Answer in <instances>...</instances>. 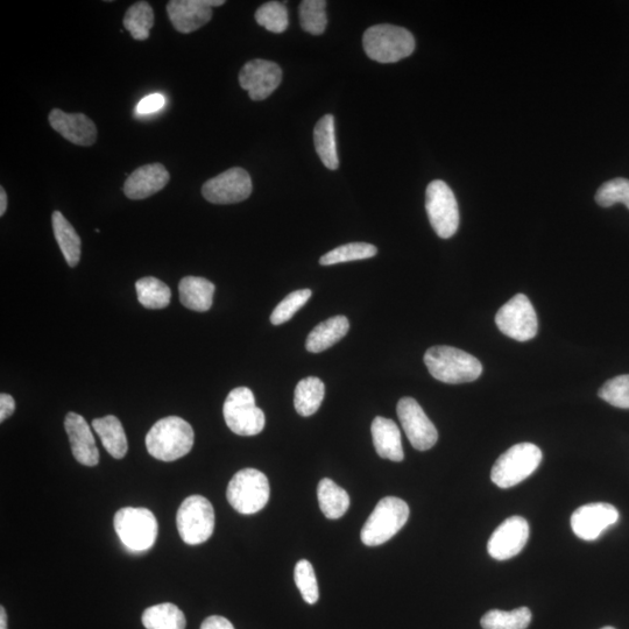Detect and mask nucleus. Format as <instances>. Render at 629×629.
Here are the masks:
<instances>
[{
  "label": "nucleus",
  "mask_w": 629,
  "mask_h": 629,
  "mask_svg": "<svg viewBox=\"0 0 629 629\" xmlns=\"http://www.w3.org/2000/svg\"><path fill=\"white\" fill-rule=\"evenodd\" d=\"M192 426L178 416L161 419L148 431L146 448L148 454L162 462H174L185 457L194 447Z\"/></svg>",
  "instance_id": "obj_1"
},
{
  "label": "nucleus",
  "mask_w": 629,
  "mask_h": 629,
  "mask_svg": "<svg viewBox=\"0 0 629 629\" xmlns=\"http://www.w3.org/2000/svg\"><path fill=\"white\" fill-rule=\"evenodd\" d=\"M424 364L436 380L445 384L472 383L483 373V365L470 353L452 346H434L424 355Z\"/></svg>",
  "instance_id": "obj_2"
},
{
  "label": "nucleus",
  "mask_w": 629,
  "mask_h": 629,
  "mask_svg": "<svg viewBox=\"0 0 629 629\" xmlns=\"http://www.w3.org/2000/svg\"><path fill=\"white\" fill-rule=\"evenodd\" d=\"M363 46L373 61L395 63L413 54L415 39L404 27L383 24L372 26L364 33Z\"/></svg>",
  "instance_id": "obj_3"
},
{
  "label": "nucleus",
  "mask_w": 629,
  "mask_h": 629,
  "mask_svg": "<svg viewBox=\"0 0 629 629\" xmlns=\"http://www.w3.org/2000/svg\"><path fill=\"white\" fill-rule=\"evenodd\" d=\"M542 451L532 443H520L498 458L491 471V479L500 489L518 485L539 468Z\"/></svg>",
  "instance_id": "obj_4"
},
{
  "label": "nucleus",
  "mask_w": 629,
  "mask_h": 629,
  "mask_svg": "<svg viewBox=\"0 0 629 629\" xmlns=\"http://www.w3.org/2000/svg\"><path fill=\"white\" fill-rule=\"evenodd\" d=\"M409 507L404 500L387 497L380 500L362 530L365 546L377 547L390 541L407 524Z\"/></svg>",
  "instance_id": "obj_5"
},
{
  "label": "nucleus",
  "mask_w": 629,
  "mask_h": 629,
  "mask_svg": "<svg viewBox=\"0 0 629 629\" xmlns=\"http://www.w3.org/2000/svg\"><path fill=\"white\" fill-rule=\"evenodd\" d=\"M116 533L124 546L131 551L151 549L158 537V521L143 507H125L115 515Z\"/></svg>",
  "instance_id": "obj_6"
},
{
  "label": "nucleus",
  "mask_w": 629,
  "mask_h": 629,
  "mask_svg": "<svg viewBox=\"0 0 629 629\" xmlns=\"http://www.w3.org/2000/svg\"><path fill=\"white\" fill-rule=\"evenodd\" d=\"M270 483L263 472L244 469L231 479L226 498L233 510L240 514H256L270 500Z\"/></svg>",
  "instance_id": "obj_7"
},
{
  "label": "nucleus",
  "mask_w": 629,
  "mask_h": 629,
  "mask_svg": "<svg viewBox=\"0 0 629 629\" xmlns=\"http://www.w3.org/2000/svg\"><path fill=\"white\" fill-rule=\"evenodd\" d=\"M224 420L232 433L239 436H256L265 428L266 418L256 405L250 388L237 387L224 402Z\"/></svg>",
  "instance_id": "obj_8"
},
{
  "label": "nucleus",
  "mask_w": 629,
  "mask_h": 629,
  "mask_svg": "<svg viewBox=\"0 0 629 629\" xmlns=\"http://www.w3.org/2000/svg\"><path fill=\"white\" fill-rule=\"evenodd\" d=\"M176 526L182 541L190 546L207 542L214 534V507L202 496L188 497L176 514Z\"/></svg>",
  "instance_id": "obj_9"
},
{
  "label": "nucleus",
  "mask_w": 629,
  "mask_h": 629,
  "mask_svg": "<svg viewBox=\"0 0 629 629\" xmlns=\"http://www.w3.org/2000/svg\"><path fill=\"white\" fill-rule=\"evenodd\" d=\"M429 222L438 237L449 239L459 226V209L454 192L441 180L430 183L426 193Z\"/></svg>",
  "instance_id": "obj_10"
},
{
  "label": "nucleus",
  "mask_w": 629,
  "mask_h": 629,
  "mask_svg": "<svg viewBox=\"0 0 629 629\" xmlns=\"http://www.w3.org/2000/svg\"><path fill=\"white\" fill-rule=\"evenodd\" d=\"M496 323L504 335L518 342L530 341L539 330L535 309L524 294L515 295L499 309Z\"/></svg>",
  "instance_id": "obj_11"
},
{
  "label": "nucleus",
  "mask_w": 629,
  "mask_h": 629,
  "mask_svg": "<svg viewBox=\"0 0 629 629\" xmlns=\"http://www.w3.org/2000/svg\"><path fill=\"white\" fill-rule=\"evenodd\" d=\"M252 189L250 174L235 167L204 183L202 195L212 204H235L249 199Z\"/></svg>",
  "instance_id": "obj_12"
},
{
  "label": "nucleus",
  "mask_w": 629,
  "mask_h": 629,
  "mask_svg": "<svg viewBox=\"0 0 629 629\" xmlns=\"http://www.w3.org/2000/svg\"><path fill=\"white\" fill-rule=\"evenodd\" d=\"M402 428L416 450L427 451L438 440L437 429L413 398H402L397 407Z\"/></svg>",
  "instance_id": "obj_13"
},
{
  "label": "nucleus",
  "mask_w": 629,
  "mask_h": 629,
  "mask_svg": "<svg viewBox=\"0 0 629 629\" xmlns=\"http://www.w3.org/2000/svg\"><path fill=\"white\" fill-rule=\"evenodd\" d=\"M282 81V70L277 63L252 60L240 70V87L249 93L252 101H264L278 89Z\"/></svg>",
  "instance_id": "obj_14"
},
{
  "label": "nucleus",
  "mask_w": 629,
  "mask_h": 629,
  "mask_svg": "<svg viewBox=\"0 0 629 629\" xmlns=\"http://www.w3.org/2000/svg\"><path fill=\"white\" fill-rule=\"evenodd\" d=\"M529 534V525L525 518H508L494 530L487 543V551L494 560H510L524 550Z\"/></svg>",
  "instance_id": "obj_15"
},
{
  "label": "nucleus",
  "mask_w": 629,
  "mask_h": 629,
  "mask_svg": "<svg viewBox=\"0 0 629 629\" xmlns=\"http://www.w3.org/2000/svg\"><path fill=\"white\" fill-rule=\"evenodd\" d=\"M619 512L606 503L589 504L577 508L571 517V528L579 539L595 541L607 528L616 525Z\"/></svg>",
  "instance_id": "obj_16"
},
{
  "label": "nucleus",
  "mask_w": 629,
  "mask_h": 629,
  "mask_svg": "<svg viewBox=\"0 0 629 629\" xmlns=\"http://www.w3.org/2000/svg\"><path fill=\"white\" fill-rule=\"evenodd\" d=\"M224 4V0H171L167 13L176 31L189 34L209 23L212 7Z\"/></svg>",
  "instance_id": "obj_17"
},
{
  "label": "nucleus",
  "mask_w": 629,
  "mask_h": 629,
  "mask_svg": "<svg viewBox=\"0 0 629 629\" xmlns=\"http://www.w3.org/2000/svg\"><path fill=\"white\" fill-rule=\"evenodd\" d=\"M49 124L70 143L77 146H93L97 140V127L93 120L83 113H66L54 109L49 113Z\"/></svg>",
  "instance_id": "obj_18"
},
{
  "label": "nucleus",
  "mask_w": 629,
  "mask_h": 629,
  "mask_svg": "<svg viewBox=\"0 0 629 629\" xmlns=\"http://www.w3.org/2000/svg\"><path fill=\"white\" fill-rule=\"evenodd\" d=\"M65 428L76 461L84 466H96L100 463V451L86 419L79 414L69 413Z\"/></svg>",
  "instance_id": "obj_19"
},
{
  "label": "nucleus",
  "mask_w": 629,
  "mask_h": 629,
  "mask_svg": "<svg viewBox=\"0 0 629 629\" xmlns=\"http://www.w3.org/2000/svg\"><path fill=\"white\" fill-rule=\"evenodd\" d=\"M171 175L166 167L161 164H150L139 167L127 178L124 185V194L127 199L133 201L145 200L164 189Z\"/></svg>",
  "instance_id": "obj_20"
},
{
  "label": "nucleus",
  "mask_w": 629,
  "mask_h": 629,
  "mask_svg": "<svg viewBox=\"0 0 629 629\" xmlns=\"http://www.w3.org/2000/svg\"><path fill=\"white\" fill-rule=\"evenodd\" d=\"M371 431L374 448L381 458L390 459L392 462L404 461L405 454L397 423L378 416L372 423Z\"/></svg>",
  "instance_id": "obj_21"
},
{
  "label": "nucleus",
  "mask_w": 629,
  "mask_h": 629,
  "mask_svg": "<svg viewBox=\"0 0 629 629\" xmlns=\"http://www.w3.org/2000/svg\"><path fill=\"white\" fill-rule=\"evenodd\" d=\"M350 330V322L348 318L342 315L329 318L317 325V327L310 332L306 348L309 352L320 353L331 348L342 338L348 334Z\"/></svg>",
  "instance_id": "obj_22"
},
{
  "label": "nucleus",
  "mask_w": 629,
  "mask_h": 629,
  "mask_svg": "<svg viewBox=\"0 0 629 629\" xmlns=\"http://www.w3.org/2000/svg\"><path fill=\"white\" fill-rule=\"evenodd\" d=\"M215 289V285L207 279L183 278L179 285L180 301L183 306L194 312H208L212 307Z\"/></svg>",
  "instance_id": "obj_23"
},
{
  "label": "nucleus",
  "mask_w": 629,
  "mask_h": 629,
  "mask_svg": "<svg viewBox=\"0 0 629 629\" xmlns=\"http://www.w3.org/2000/svg\"><path fill=\"white\" fill-rule=\"evenodd\" d=\"M93 428L100 436L103 447L116 459H122L129 450L122 422L116 416L108 415L93 421Z\"/></svg>",
  "instance_id": "obj_24"
},
{
  "label": "nucleus",
  "mask_w": 629,
  "mask_h": 629,
  "mask_svg": "<svg viewBox=\"0 0 629 629\" xmlns=\"http://www.w3.org/2000/svg\"><path fill=\"white\" fill-rule=\"evenodd\" d=\"M315 148L323 165L331 171L339 167L335 136V118L327 115L318 120L314 130Z\"/></svg>",
  "instance_id": "obj_25"
},
{
  "label": "nucleus",
  "mask_w": 629,
  "mask_h": 629,
  "mask_svg": "<svg viewBox=\"0 0 629 629\" xmlns=\"http://www.w3.org/2000/svg\"><path fill=\"white\" fill-rule=\"evenodd\" d=\"M53 231L56 242L70 267H76L81 260V238L77 235L74 226L61 214L54 211L52 216Z\"/></svg>",
  "instance_id": "obj_26"
},
{
  "label": "nucleus",
  "mask_w": 629,
  "mask_h": 629,
  "mask_svg": "<svg viewBox=\"0 0 629 629\" xmlns=\"http://www.w3.org/2000/svg\"><path fill=\"white\" fill-rule=\"evenodd\" d=\"M317 498L325 518L330 520L342 518L350 507L348 492L328 478L318 484Z\"/></svg>",
  "instance_id": "obj_27"
},
{
  "label": "nucleus",
  "mask_w": 629,
  "mask_h": 629,
  "mask_svg": "<svg viewBox=\"0 0 629 629\" xmlns=\"http://www.w3.org/2000/svg\"><path fill=\"white\" fill-rule=\"evenodd\" d=\"M325 395V386L321 379L309 377L302 379L295 388L294 406L303 418H309L320 409Z\"/></svg>",
  "instance_id": "obj_28"
},
{
  "label": "nucleus",
  "mask_w": 629,
  "mask_h": 629,
  "mask_svg": "<svg viewBox=\"0 0 629 629\" xmlns=\"http://www.w3.org/2000/svg\"><path fill=\"white\" fill-rule=\"evenodd\" d=\"M143 624L146 629H186L187 621L178 606L165 603L148 607Z\"/></svg>",
  "instance_id": "obj_29"
},
{
  "label": "nucleus",
  "mask_w": 629,
  "mask_h": 629,
  "mask_svg": "<svg viewBox=\"0 0 629 629\" xmlns=\"http://www.w3.org/2000/svg\"><path fill=\"white\" fill-rule=\"evenodd\" d=\"M154 20L152 6L147 2H138L126 11L123 24L134 40L145 41L150 38Z\"/></svg>",
  "instance_id": "obj_30"
},
{
  "label": "nucleus",
  "mask_w": 629,
  "mask_h": 629,
  "mask_svg": "<svg viewBox=\"0 0 629 629\" xmlns=\"http://www.w3.org/2000/svg\"><path fill=\"white\" fill-rule=\"evenodd\" d=\"M136 288L140 305L147 309H164L171 303V289L157 278L140 279Z\"/></svg>",
  "instance_id": "obj_31"
},
{
  "label": "nucleus",
  "mask_w": 629,
  "mask_h": 629,
  "mask_svg": "<svg viewBox=\"0 0 629 629\" xmlns=\"http://www.w3.org/2000/svg\"><path fill=\"white\" fill-rule=\"evenodd\" d=\"M532 621V612L528 607L510 612L492 610L484 614L480 624L484 629H527Z\"/></svg>",
  "instance_id": "obj_32"
},
{
  "label": "nucleus",
  "mask_w": 629,
  "mask_h": 629,
  "mask_svg": "<svg viewBox=\"0 0 629 629\" xmlns=\"http://www.w3.org/2000/svg\"><path fill=\"white\" fill-rule=\"evenodd\" d=\"M376 246L367 243H350L336 247L335 250L324 254L320 259L322 266L350 263V261L365 260L377 256Z\"/></svg>",
  "instance_id": "obj_33"
},
{
  "label": "nucleus",
  "mask_w": 629,
  "mask_h": 629,
  "mask_svg": "<svg viewBox=\"0 0 629 629\" xmlns=\"http://www.w3.org/2000/svg\"><path fill=\"white\" fill-rule=\"evenodd\" d=\"M327 2L305 0L300 4V23L303 30L313 35L324 33L328 25Z\"/></svg>",
  "instance_id": "obj_34"
},
{
  "label": "nucleus",
  "mask_w": 629,
  "mask_h": 629,
  "mask_svg": "<svg viewBox=\"0 0 629 629\" xmlns=\"http://www.w3.org/2000/svg\"><path fill=\"white\" fill-rule=\"evenodd\" d=\"M254 17L260 26L272 33H284L288 28V11L286 6L279 2H268L261 5Z\"/></svg>",
  "instance_id": "obj_35"
},
{
  "label": "nucleus",
  "mask_w": 629,
  "mask_h": 629,
  "mask_svg": "<svg viewBox=\"0 0 629 629\" xmlns=\"http://www.w3.org/2000/svg\"><path fill=\"white\" fill-rule=\"evenodd\" d=\"M312 291L310 289H300L286 296L282 300L277 308L273 310L271 315V322L274 325H281L289 320H292L293 316L299 312L302 307H305L306 303L312 298Z\"/></svg>",
  "instance_id": "obj_36"
},
{
  "label": "nucleus",
  "mask_w": 629,
  "mask_h": 629,
  "mask_svg": "<svg viewBox=\"0 0 629 629\" xmlns=\"http://www.w3.org/2000/svg\"><path fill=\"white\" fill-rule=\"evenodd\" d=\"M295 583L301 592V596L309 605L317 603L320 598L317 579L312 563L302 560L295 567Z\"/></svg>",
  "instance_id": "obj_37"
},
{
  "label": "nucleus",
  "mask_w": 629,
  "mask_h": 629,
  "mask_svg": "<svg viewBox=\"0 0 629 629\" xmlns=\"http://www.w3.org/2000/svg\"><path fill=\"white\" fill-rule=\"evenodd\" d=\"M596 202L603 208H610L614 204L623 203L629 210V180L619 178L605 182L598 189Z\"/></svg>",
  "instance_id": "obj_38"
},
{
  "label": "nucleus",
  "mask_w": 629,
  "mask_h": 629,
  "mask_svg": "<svg viewBox=\"0 0 629 629\" xmlns=\"http://www.w3.org/2000/svg\"><path fill=\"white\" fill-rule=\"evenodd\" d=\"M598 395L613 407L629 409V374L606 381Z\"/></svg>",
  "instance_id": "obj_39"
},
{
  "label": "nucleus",
  "mask_w": 629,
  "mask_h": 629,
  "mask_svg": "<svg viewBox=\"0 0 629 629\" xmlns=\"http://www.w3.org/2000/svg\"><path fill=\"white\" fill-rule=\"evenodd\" d=\"M165 97L160 94H153L141 100L137 106V113L140 116L151 115L164 108Z\"/></svg>",
  "instance_id": "obj_40"
},
{
  "label": "nucleus",
  "mask_w": 629,
  "mask_h": 629,
  "mask_svg": "<svg viewBox=\"0 0 629 629\" xmlns=\"http://www.w3.org/2000/svg\"><path fill=\"white\" fill-rule=\"evenodd\" d=\"M14 411H16V401L11 395L5 393L0 395V422L9 419Z\"/></svg>",
  "instance_id": "obj_41"
},
{
  "label": "nucleus",
  "mask_w": 629,
  "mask_h": 629,
  "mask_svg": "<svg viewBox=\"0 0 629 629\" xmlns=\"http://www.w3.org/2000/svg\"><path fill=\"white\" fill-rule=\"evenodd\" d=\"M201 629H235V627L224 617L212 616L203 621Z\"/></svg>",
  "instance_id": "obj_42"
},
{
  "label": "nucleus",
  "mask_w": 629,
  "mask_h": 629,
  "mask_svg": "<svg viewBox=\"0 0 629 629\" xmlns=\"http://www.w3.org/2000/svg\"><path fill=\"white\" fill-rule=\"evenodd\" d=\"M7 210V194L5 189L0 188V216H4Z\"/></svg>",
  "instance_id": "obj_43"
},
{
  "label": "nucleus",
  "mask_w": 629,
  "mask_h": 629,
  "mask_svg": "<svg viewBox=\"0 0 629 629\" xmlns=\"http://www.w3.org/2000/svg\"><path fill=\"white\" fill-rule=\"evenodd\" d=\"M0 629H7V616L4 606L0 607Z\"/></svg>",
  "instance_id": "obj_44"
},
{
  "label": "nucleus",
  "mask_w": 629,
  "mask_h": 629,
  "mask_svg": "<svg viewBox=\"0 0 629 629\" xmlns=\"http://www.w3.org/2000/svg\"><path fill=\"white\" fill-rule=\"evenodd\" d=\"M602 629H616V628H613V627L609 626V627H604Z\"/></svg>",
  "instance_id": "obj_45"
}]
</instances>
